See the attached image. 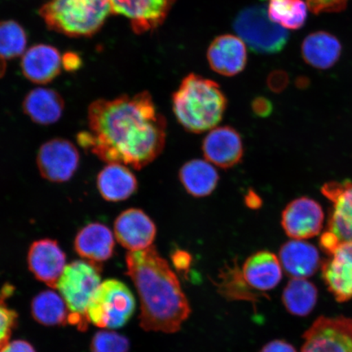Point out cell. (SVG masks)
Segmentation results:
<instances>
[{
    "label": "cell",
    "mask_w": 352,
    "mask_h": 352,
    "mask_svg": "<svg viewBox=\"0 0 352 352\" xmlns=\"http://www.w3.org/2000/svg\"><path fill=\"white\" fill-rule=\"evenodd\" d=\"M88 131L77 136L80 146L107 164L144 168L164 151L165 118L148 91L113 100L98 99L87 111Z\"/></svg>",
    "instance_id": "6da1fadb"
},
{
    "label": "cell",
    "mask_w": 352,
    "mask_h": 352,
    "mask_svg": "<svg viewBox=\"0 0 352 352\" xmlns=\"http://www.w3.org/2000/svg\"><path fill=\"white\" fill-rule=\"evenodd\" d=\"M126 263L140 298V327L145 331L178 332L191 307L169 263L153 246L129 252Z\"/></svg>",
    "instance_id": "7a4b0ae2"
},
{
    "label": "cell",
    "mask_w": 352,
    "mask_h": 352,
    "mask_svg": "<svg viewBox=\"0 0 352 352\" xmlns=\"http://www.w3.org/2000/svg\"><path fill=\"white\" fill-rule=\"evenodd\" d=\"M173 104L184 129L198 134L214 129L221 122L227 99L217 82L190 74L175 92Z\"/></svg>",
    "instance_id": "3957f363"
},
{
    "label": "cell",
    "mask_w": 352,
    "mask_h": 352,
    "mask_svg": "<svg viewBox=\"0 0 352 352\" xmlns=\"http://www.w3.org/2000/svg\"><path fill=\"white\" fill-rule=\"evenodd\" d=\"M111 13L109 0H50L39 10L48 28L74 38L94 36Z\"/></svg>",
    "instance_id": "277c9868"
},
{
    "label": "cell",
    "mask_w": 352,
    "mask_h": 352,
    "mask_svg": "<svg viewBox=\"0 0 352 352\" xmlns=\"http://www.w3.org/2000/svg\"><path fill=\"white\" fill-rule=\"evenodd\" d=\"M101 281L100 263L76 261L66 265L56 285L69 310L68 323L85 331L90 321L87 310Z\"/></svg>",
    "instance_id": "5b68a950"
},
{
    "label": "cell",
    "mask_w": 352,
    "mask_h": 352,
    "mask_svg": "<svg viewBox=\"0 0 352 352\" xmlns=\"http://www.w3.org/2000/svg\"><path fill=\"white\" fill-rule=\"evenodd\" d=\"M135 310V299L126 284L116 279L101 283L88 307L90 323L101 329H117L129 322Z\"/></svg>",
    "instance_id": "8992f818"
},
{
    "label": "cell",
    "mask_w": 352,
    "mask_h": 352,
    "mask_svg": "<svg viewBox=\"0 0 352 352\" xmlns=\"http://www.w3.org/2000/svg\"><path fill=\"white\" fill-rule=\"evenodd\" d=\"M234 29L239 38L254 52L274 54L287 44V30L275 23L263 6L245 8L236 17Z\"/></svg>",
    "instance_id": "52a82bcc"
},
{
    "label": "cell",
    "mask_w": 352,
    "mask_h": 352,
    "mask_svg": "<svg viewBox=\"0 0 352 352\" xmlns=\"http://www.w3.org/2000/svg\"><path fill=\"white\" fill-rule=\"evenodd\" d=\"M321 192L333 205L329 230L321 236L320 242L328 254L338 244L352 242V183L325 184Z\"/></svg>",
    "instance_id": "ba28073f"
},
{
    "label": "cell",
    "mask_w": 352,
    "mask_h": 352,
    "mask_svg": "<svg viewBox=\"0 0 352 352\" xmlns=\"http://www.w3.org/2000/svg\"><path fill=\"white\" fill-rule=\"evenodd\" d=\"M303 338L301 352H352V319L320 316Z\"/></svg>",
    "instance_id": "9c48e42d"
},
{
    "label": "cell",
    "mask_w": 352,
    "mask_h": 352,
    "mask_svg": "<svg viewBox=\"0 0 352 352\" xmlns=\"http://www.w3.org/2000/svg\"><path fill=\"white\" fill-rule=\"evenodd\" d=\"M80 156L76 145L63 138L47 140L37 154V166L43 178L52 183L69 182L76 174Z\"/></svg>",
    "instance_id": "30bf717a"
},
{
    "label": "cell",
    "mask_w": 352,
    "mask_h": 352,
    "mask_svg": "<svg viewBox=\"0 0 352 352\" xmlns=\"http://www.w3.org/2000/svg\"><path fill=\"white\" fill-rule=\"evenodd\" d=\"M176 0H109L112 13L126 17L136 34L155 30L166 19Z\"/></svg>",
    "instance_id": "8fae6325"
},
{
    "label": "cell",
    "mask_w": 352,
    "mask_h": 352,
    "mask_svg": "<svg viewBox=\"0 0 352 352\" xmlns=\"http://www.w3.org/2000/svg\"><path fill=\"white\" fill-rule=\"evenodd\" d=\"M323 221L321 206L316 201L305 197L290 202L281 217V226L294 240L308 239L318 235Z\"/></svg>",
    "instance_id": "7c38bea8"
},
{
    "label": "cell",
    "mask_w": 352,
    "mask_h": 352,
    "mask_svg": "<svg viewBox=\"0 0 352 352\" xmlns=\"http://www.w3.org/2000/svg\"><path fill=\"white\" fill-rule=\"evenodd\" d=\"M114 236L122 248L138 252L152 246L155 240V223L142 210L127 209L114 221Z\"/></svg>",
    "instance_id": "4fadbf2b"
},
{
    "label": "cell",
    "mask_w": 352,
    "mask_h": 352,
    "mask_svg": "<svg viewBox=\"0 0 352 352\" xmlns=\"http://www.w3.org/2000/svg\"><path fill=\"white\" fill-rule=\"evenodd\" d=\"M28 263L35 278L56 289L66 267V255L56 240L43 239L30 245Z\"/></svg>",
    "instance_id": "5bb4252c"
},
{
    "label": "cell",
    "mask_w": 352,
    "mask_h": 352,
    "mask_svg": "<svg viewBox=\"0 0 352 352\" xmlns=\"http://www.w3.org/2000/svg\"><path fill=\"white\" fill-rule=\"evenodd\" d=\"M322 276L329 292L340 302L352 298V242L340 243L328 253Z\"/></svg>",
    "instance_id": "9a60e30c"
},
{
    "label": "cell",
    "mask_w": 352,
    "mask_h": 352,
    "mask_svg": "<svg viewBox=\"0 0 352 352\" xmlns=\"http://www.w3.org/2000/svg\"><path fill=\"white\" fill-rule=\"evenodd\" d=\"M202 151L210 164L228 169L239 164L244 148L239 132L231 126H219L206 136Z\"/></svg>",
    "instance_id": "2e32d148"
},
{
    "label": "cell",
    "mask_w": 352,
    "mask_h": 352,
    "mask_svg": "<svg viewBox=\"0 0 352 352\" xmlns=\"http://www.w3.org/2000/svg\"><path fill=\"white\" fill-rule=\"evenodd\" d=\"M208 59L214 72L223 76H236L248 63L245 44L234 35H220L210 43Z\"/></svg>",
    "instance_id": "e0dca14e"
},
{
    "label": "cell",
    "mask_w": 352,
    "mask_h": 352,
    "mask_svg": "<svg viewBox=\"0 0 352 352\" xmlns=\"http://www.w3.org/2000/svg\"><path fill=\"white\" fill-rule=\"evenodd\" d=\"M63 56L56 47L37 44L22 56L21 68L24 76L36 85H47L59 76Z\"/></svg>",
    "instance_id": "ac0fdd59"
},
{
    "label": "cell",
    "mask_w": 352,
    "mask_h": 352,
    "mask_svg": "<svg viewBox=\"0 0 352 352\" xmlns=\"http://www.w3.org/2000/svg\"><path fill=\"white\" fill-rule=\"evenodd\" d=\"M109 227L101 223H91L79 230L74 239V250L86 261L103 263L113 256L116 240Z\"/></svg>",
    "instance_id": "d6986e66"
},
{
    "label": "cell",
    "mask_w": 352,
    "mask_h": 352,
    "mask_svg": "<svg viewBox=\"0 0 352 352\" xmlns=\"http://www.w3.org/2000/svg\"><path fill=\"white\" fill-rule=\"evenodd\" d=\"M241 271L246 283L258 293L274 289L283 279V266L279 258L267 250L250 256Z\"/></svg>",
    "instance_id": "ffe728a7"
},
{
    "label": "cell",
    "mask_w": 352,
    "mask_h": 352,
    "mask_svg": "<svg viewBox=\"0 0 352 352\" xmlns=\"http://www.w3.org/2000/svg\"><path fill=\"white\" fill-rule=\"evenodd\" d=\"M279 259L285 274L292 278L314 276L320 264L318 249L301 240L290 241L281 246Z\"/></svg>",
    "instance_id": "44dd1931"
},
{
    "label": "cell",
    "mask_w": 352,
    "mask_h": 352,
    "mask_svg": "<svg viewBox=\"0 0 352 352\" xmlns=\"http://www.w3.org/2000/svg\"><path fill=\"white\" fill-rule=\"evenodd\" d=\"M22 109L25 116L36 124L52 125L63 116L65 101L56 90L37 87L25 96Z\"/></svg>",
    "instance_id": "7402d4cb"
},
{
    "label": "cell",
    "mask_w": 352,
    "mask_h": 352,
    "mask_svg": "<svg viewBox=\"0 0 352 352\" xmlns=\"http://www.w3.org/2000/svg\"><path fill=\"white\" fill-rule=\"evenodd\" d=\"M98 191L105 201L118 202L126 200L138 190L135 175L125 165L108 164L98 175Z\"/></svg>",
    "instance_id": "603a6c76"
},
{
    "label": "cell",
    "mask_w": 352,
    "mask_h": 352,
    "mask_svg": "<svg viewBox=\"0 0 352 352\" xmlns=\"http://www.w3.org/2000/svg\"><path fill=\"white\" fill-rule=\"evenodd\" d=\"M342 50V44L338 38L327 32L307 35L301 47L303 60L318 69L333 67L340 60Z\"/></svg>",
    "instance_id": "cb8c5ba5"
},
{
    "label": "cell",
    "mask_w": 352,
    "mask_h": 352,
    "mask_svg": "<svg viewBox=\"0 0 352 352\" xmlns=\"http://www.w3.org/2000/svg\"><path fill=\"white\" fill-rule=\"evenodd\" d=\"M179 176L188 195L195 197L211 195L219 179L217 169L208 161L201 160L186 162L180 169Z\"/></svg>",
    "instance_id": "d4e9b609"
},
{
    "label": "cell",
    "mask_w": 352,
    "mask_h": 352,
    "mask_svg": "<svg viewBox=\"0 0 352 352\" xmlns=\"http://www.w3.org/2000/svg\"><path fill=\"white\" fill-rule=\"evenodd\" d=\"M32 314L44 327H61L68 323L69 310L60 294L44 290L33 298Z\"/></svg>",
    "instance_id": "484cf974"
},
{
    "label": "cell",
    "mask_w": 352,
    "mask_h": 352,
    "mask_svg": "<svg viewBox=\"0 0 352 352\" xmlns=\"http://www.w3.org/2000/svg\"><path fill=\"white\" fill-rule=\"evenodd\" d=\"M318 292L309 280L293 278L285 286L283 302L290 314L306 316L314 311L318 302Z\"/></svg>",
    "instance_id": "4316f807"
},
{
    "label": "cell",
    "mask_w": 352,
    "mask_h": 352,
    "mask_svg": "<svg viewBox=\"0 0 352 352\" xmlns=\"http://www.w3.org/2000/svg\"><path fill=\"white\" fill-rule=\"evenodd\" d=\"M307 4L302 0H270L267 14L285 29L298 30L305 25Z\"/></svg>",
    "instance_id": "83f0119b"
},
{
    "label": "cell",
    "mask_w": 352,
    "mask_h": 352,
    "mask_svg": "<svg viewBox=\"0 0 352 352\" xmlns=\"http://www.w3.org/2000/svg\"><path fill=\"white\" fill-rule=\"evenodd\" d=\"M219 277V281L217 285L219 292L228 298L255 302L262 296L246 283L236 263L226 267Z\"/></svg>",
    "instance_id": "f1b7e54d"
},
{
    "label": "cell",
    "mask_w": 352,
    "mask_h": 352,
    "mask_svg": "<svg viewBox=\"0 0 352 352\" xmlns=\"http://www.w3.org/2000/svg\"><path fill=\"white\" fill-rule=\"evenodd\" d=\"M28 41V34L16 21H0V56L4 59L16 58L23 55Z\"/></svg>",
    "instance_id": "f546056e"
},
{
    "label": "cell",
    "mask_w": 352,
    "mask_h": 352,
    "mask_svg": "<svg viewBox=\"0 0 352 352\" xmlns=\"http://www.w3.org/2000/svg\"><path fill=\"white\" fill-rule=\"evenodd\" d=\"M12 294L13 286L8 284L0 290V349L10 342L19 320L16 311L8 307L6 302V299Z\"/></svg>",
    "instance_id": "4dcf8cb0"
},
{
    "label": "cell",
    "mask_w": 352,
    "mask_h": 352,
    "mask_svg": "<svg viewBox=\"0 0 352 352\" xmlns=\"http://www.w3.org/2000/svg\"><path fill=\"white\" fill-rule=\"evenodd\" d=\"M129 338L111 330H101L91 342V352H129Z\"/></svg>",
    "instance_id": "1f68e13d"
},
{
    "label": "cell",
    "mask_w": 352,
    "mask_h": 352,
    "mask_svg": "<svg viewBox=\"0 0 352 352\" xmlns=\"http://www.w3.org/2000/svg\"><path fill=\"white\" fill-rule=\"evenodd\" d=\"M349 0H307L308 8L315 13L338 12L345 10Z\"/></svg>",
    "instance_id": "d6a6232c"
},
{
    "label": "cell",
    "mask_w": 352,
    "mask_h": 352,
    "mask_svg": "<svg viewBox=\"0 0 352 352\" xmlns=\"http://www.w3.org/2000/svg\"><path fill=\"white\" fill-rule=\"evenodd\" d=\"M171 262L176 270L186 275L191 267L192 258L191 254L182 249H175L170 255Z\"/></svg>",
    "instance_id": "836d02e7"
},
{
    "label": "cell",
    "mask_w": 352,
    "mask_h": 352,
    "mask_svg": "<svg viewBox=\"0 0 352 352\" xmlns=\"http://www.w3.org/2000/svg\"><path fill=\"white\" fill-rule=\"evenodd\" d=\"M82 60L76 52H68L63 56V67L68 72H76L81 68Z\"/></svg>",
    "instance_id": "e575fe53"
},
{
    "label": "cell",
    "mask_w": 352,
    "mask_h": 352,
    "mask_svg": "<svg viewBox=\"0 0 352 352\" xmlns=\"http://www.w3.org/2000/svg\"><path fill=\"white\" fill-rule=\"evenodd\" d=\"M0 352H36L30 342L25 340H14L8 342L4 345Z\"/></svg>",
    "instance_id": "d590c367"
},
{
    "label": "cell",
    "mask_w": 352,
    "mask_h": 352,
    "mask_svg": "<svg viewBox=\"0 0 352 352\" xmlns=\"http://www.w3.org/2000/svg\"><path fill=\"white\" fill-rule=\"evenodd\" d=\"M253 111L259 117L265 118L272 111V104L270 100L264 98L254 99L252 104Z\"/></svg>",
    "instance_id": "8d00e7d4"
},
{
    "label": "cell",
    "mask_w": 352,
    "mask_h": 352,
    "mask_svg": "<svg viewBox=\"0 0 352 352\" xmlns=\"http://www.w3.org/2000/svg\"><path fill=\"white\" fill-rule=\"evenodd\" d=\"M261 352H297V351L287 342L274 340L264 346Z\"/></svg>",
    "instance_id": "74e56055"
},
{
    "label": "cell",
    "mask_w": 352,
    "mask_h": 352,
    "mask_svg": "<svg viewBox=\"0 0 352 352\" xmlns=\"http://www.w3.org/2000/svg\"><path fill=\"white\" fill-rule=\"evenodd\" d=\"M245 204L250 209L256 210L262 206L261 197L253 190H250L245 197Z\"/></svg>",
    "instance_id": "f35d334b"
},
{
    "label": "cell",
    "mask_w": 352,
    "mask_h": 352,
    "mask_svg": "<svg viewBox=\"0 0 352 352\" xmlns=\"http://www.w3.org/2000/svg\"><path fill=\"white\" fill-rule=\"evenodd\" d=\"M283 73L274 74V78L270 79V86L272 90L280 91L285 87L286 81H287L286 78H286V76L283 78Z\"/></svg>",
    "instance_id": "ab89813d"
},
{
    "label": "cell",
    "mask_w": 352,
    "mask_h": 352,
    "mask_svg": "<svg viewBox=\"0 0 352 352\" xmlns=\"http://www.w3.org/2000/svg\"><path fill=\"white\" fill-rule=\"evenodd\" d=\"M7 69V64L6 59H4L3 57L0 56V78L4 76V74L6 73Z\"/></svg>",
    "instance_id": "60d3db41"
}]
</instances>
